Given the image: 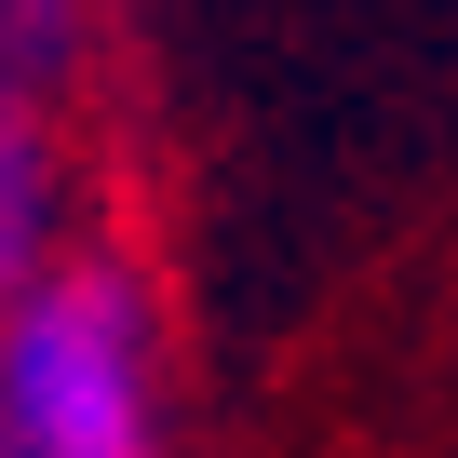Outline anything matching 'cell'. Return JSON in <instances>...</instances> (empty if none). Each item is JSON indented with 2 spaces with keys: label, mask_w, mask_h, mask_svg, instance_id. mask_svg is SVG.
Instances as JSON below:
<instances>
[{
  "label": "cell",
  "mask_w": 458,
  "mask_h": 458,
  "mask_svg": "<svg viewBox=\"0 0 458 458\" xmlns=\"http://www.w3.org/2000/svg\"><path fill=\"white\" fill-rule=\"evenodd\" d=\"M0 458H162V310L122 257L68 243L0 310Z\"/></svg>",
  "instance_id": "cell-1"
},
{
  "label": "cell",
  "mask_w": 458,
  "mask_h": 458,
  "mask_svg": "<svg viewBox=\"0 0 458 458\" xmlns=\"http://www.w3.org/2000/svg\"><path fill=\"white\" fill-rule=\"evenodd\" d=\"M95 68V0H0V310L68 257V95Z\"/></svg>",
  "instance_id": "cell-2"
}]
</instances>
